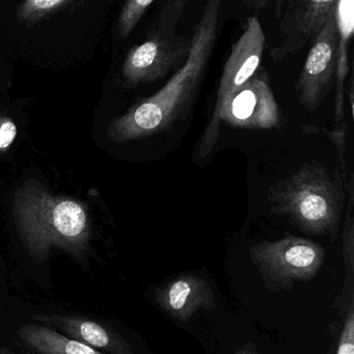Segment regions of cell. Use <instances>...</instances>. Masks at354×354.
Wrapping results in <instances>:
<instances>
[{
	"label": "cell",
	"mask_w": 354,
	"mask_h": 354,
	"mask_svg": "<svg viewBox=\"0 0 354 354\" xmlns=\"http://www.w3.org/2000/svg\"><path fill=\"white\" fill-rule=\"evenodd\" d=\"M222 4V0H206L183 66L155 95L133 106L108 126L112 140L123 143L152 136L188 115L218 41Z\"/></svg>",
	"instance_id": "6da1fadb"
},
{
	"label": "cell",
	"mask_w": 354,
	"mask_h": 354,
	"mask_svg": "<svg viewBox=\"0 0 354 354\" xmlns=\"http://www.w3.org/2000/svg\"><path fill=\"white\" fill-rule=\"evenodd\" d=\"M12 214L23 245L35 261H46L53 247L77 258L89 251L91 221L78 200L53 195L30 179L17 189Z\"/></svg>",
	"instance_id": "7a4b0ae2"
},
{
	"label": "cell",
	"mask_w": 354,
	"mask_h": 354,
	"mask_svg": "<svg viewBox=\"0 0 354 354\" xmlns=\"http://www.w3.org/2000/svg\"><path fill=\"white\" fill-rule=\"evenodd\" d=\"M270 200L278 214L286 216L303 232L336 239L343 210L339 171L330 176L320 164H307L276 183Z\"/></svg>",
	"instance_id": "3957f363"
},
{
	"label": "cell",
	"mask_w": 354,
	"mask_h": 354,
	"mask_svg": "<svg viewBox=\"0 0 354 354\" xmlns=\"http://www.w3.org/2000/svg\"><path fill=\"white\" fill-rule=\"evenodd\" d=\"M184 6L166 2L147 39L129 51L122 68L128 84L155 82L183 66L191 49V39L177 33Z\"/></svg>",
	"instance_id": "277c9868"
},
{
	"label": "cell",
	"mask_w": 354,
	"mask_h": 354,
	"mask_svg": "<svg viewBox=\"0 0 354 354\" xmlns=\"http://www.w3.org/2000/svg\"><path fill=\"white\" fill-rule=\"evenodd\" d=\"M265 44L266 37L261 22L257 16L249 17L242 35L233 45L224 64L213 115L202 139V155L207 156L215 145L220 133L218 113L222 104L249 82L261 66Z\"/></svg>",
	"instance_id": "5b68a950"
},
{
	"label": "cell",
	"mask_w": 354,
	"mask_h": 354,
	"mask_svg": "<svg viewBox=\"0 0 354 354\" xmlns=\"http://www.w3.org/2000/svg\"><path fill=\"white\" fill-rule=\"evenodd\" d=\"M249 255L262 274L276 282L290 284L314 278L324 266L326 252L314 241L287 236L253 245Z\"/></svg>",
	"instance_id": "8992f818"
},
{
	"label": "cell",
	"mask_w": 354,
	"mask_h": 354,
	"mask_svg": "<svg viewBox=\"0 0 354 354\" xmlns=\"http://www.w3.org/2000/svg\"><path fill=\"white\" fill-rule=\"evenodd\" d=\"M336 10L312 39L297 83L299 104L310 112L316 111L324 103L337 76L340 35Z\"/></svg>",
	"instance_id": "52a82bcc"
},
{
	"label": "cell",
	"mask_w": 354,
	"mask_h": 354,
	"mask_svg": "<svg viewBox=\"0 0 354 354\" xmlns=\"http://www.w3.org/2000/svg\"><path fill=\"white\" fill-rule=\"evenodd\" d=\"M218 124L236 128L272 129L280 124L281 113L270 86L269 78L260 66L253 78L224 101Z\"/></svg>",
	"instance_id": "ba28073f"
},
{
	"label": "cell",
	"mask_w": 354,
	"mask_h": 354,
	"mask_svg": "<svg viewBox=\"0 0 354 354\" xmlns=\"http://www.w3.org/2000/svg\"><path fill=\"white\" fill-rule=\"evenodd\" d=\"M339 0H286L278 22L281 43L270 49L274 62L299 53L326 24Z\"/></svg>",
	"instance_id": "9c48e42d"
},
{
	"label": "cell",
	"mask_w": 354,
	"mask_h": 354,
	"mask_svg": "<svg viewBox=\"0 0 354 354\" xmlns=\"http://www.w3.org/2000/svg\"><path fill=\"white\" fill-rule=\"evenodd\" d=\"M156 301L170 317L183 324L199 310L215 307L213 290L208 282L191 274L178 277L158 289Z\"/></svg>",
	"instance_id": "30bf717a"
},
{
	"label": "cell",
	"mask_w": 354,
	"mask_h": 354,
	"mask_svg": "<svg viewBox=\"0 0 354 354\" xmlns=\"http://www.w3.org/2000/svg\"><path fill=\"white\" fill-rule=\"evenodd\" d=\"M35 319L52 324L60 330V334L96 351L102 349L112 354H134L116 332L94 320L69 315H39Z\"/></svg>",
	"instance_id": "8fae6325"
},
{
	"label": "cell",
	"mask_w": 354,
	"mask_h": 354,
	"mask_svg": "<svg viewBox=\"0 0 354 354\" xmlns=\"http://www.w3.org/2000/svg\"><path fill=\"white\" fill-rule=\"evenodd\" d=\"M17 335L37 354H104L45 326L25 324L18 328Z\"/></svg>",
	"instance_id": "7c38bea8"
},
{
	"label": "cell",
	"mask_w": 354,
	"mask_h": 354,
	"mask_svg": "<svg viewBox=\"0 0 354 354\" xmlns=\"http://www.w3.org/2000/svg\"><path fill=\"white\" fill-rule=\"evenodd\" d=\"M155 0H126L118 20V32L127 39Z\"/></svg>",
	"instance_id": "4fadbf2b"
},
{
	"label": "cell",
	"mask_w": 354,
	"mask_h": 354,
	"mask_svg": "<svg viewBox=\"0 0 354 354\" xmlns=\"http://www.w3.org/2000/svg\"><path fill=\"white\" fill-rule=\"evenodd\" d=\"M71 0H23L19 6L18 18L26 22L39 20Z\"/></svg>",
	"instance_id": "5bb4252c"
},
{
	"label": "cell",
	"mask_w": 354,
	"mask_h": 354,
	"mask_svg": "<svg viewBox=\"0 0 354 354\" xmlns=\"http://www.w3.org/2000/svg\"><path fill=\"white\" fill-rule=\"evenodd\" d=\"M337 354H354V313L353 308L349 310L348 316L343 328L339 341Z\"/></svg>",
	"instance_id": "9a60e30c"
},
{
	"label": "cell",
	"mask_w": 354,
	"mask_h": 354,
	"mask_svg": "<svg viewBox=\"0 0 354 354\" xmlns=\"http://www.w3.org/2000/svg\"><path fill=\"white\" fill-rule=\"evenodd\" d=\"M17 137V126L14 120L0 116V153H6Z\"/></svg>",
	"instance_id": "2e32d148"
},
{
	"label": "cell",
	"mask_w": 354,
	"mask_h": 354,
	"mask_svg": "<svg viewBox=\"0 0 354 354\" xmlns=\"http://www.w3.org/2000/svg\"><path fill=\"white\" fill-rule=\"evenodd\" d=\"M326 134L328 135L330 139H332L333 142L336 145L337 149H338L339 153H340V161H341V168H342V171H345V151H346V145H345V138H346V132H347V124H343L341 128L337 129L335 131H330V132H328L326 131Z\"/></svg>",
	"instance_id": "e0dca14e"
},
{
	"label": "cell",
	"mask_w": 354,
	"mask_h": 354,
	"mask_svg": "<svg viewBox=\"0 0 354 354\" xmlns=\"http://www.w3.org/2000/svg\"><path fill=\"white\" fill-rule=\"evenodd\" d=\"M245 6L254 8L255 10H260L265 8L270 2H274V16L276 19H280L282 15L283 8H284L286 0H241Z\"/></svg>",
	"instance_id": "ac0fdd59"
},
{
	"label": "cell",
	"mask_w": 354,
	"mask_h": 354,
	"mask_svg": "<svg viewBox=\"0 0 354 354\" xmlns=\"http://www.w3.org/2000/svg\"><path fill=\"white\" fill-rule=\"evenodd\" d=\"M235 354H258L257 349H256L255 345L253 343H249V344L245 345L242 348L239 349Z\"/></svg>",
	"instance_id": "d6986e66"
},
{
	"label": "cell",
	"mask_w": 354,
	"mask_h": 354,
	"mask_svg": "<svg viewBox=\"0 0 354 354\" xmlns=\"http://www.w3.org/2000/svg\"><path fill=\"white\" fill-rule=\"evenodd\" d=\"M166 2H170V1H179L182 2V3H186L187 0H166Z\"/></svg>",
	"instance_id": "ffe728a7"
}]
</instances>
